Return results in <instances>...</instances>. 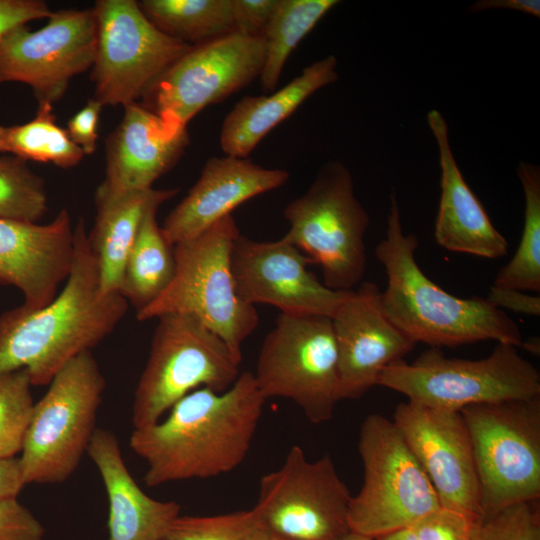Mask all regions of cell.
Segmentation results:
<instances>
[{"mask_svg": "<svg viewBox=\"0 0 540 540\" xmlns=\"http://www.w3.org/2000/svg\"><path fill=\"white\" fill-rule=\"evenodd\" d=\"M266 399L253 373H240L225 391L196 389L158 422L134 428L129 446L147 469L144 483L208 479L237 468L246 458Z\"/></svg>", "mask_w": 540, "mask_h": 540, "instance_id": "cell-1", "label": "cell"}, {"mask_svg": "<svg viewBox=\"0 0 540 540\" xmlns=\"http://www.w3.org/2000/svg\"><path fill=\"white\" fill-rule=\"evenodd\" d=\"M128 302L102 295L85 223L74 228V259L60 294L42 308L24 304L0 316V373L26 369L32 385H49L75 356L91 351L117 326Z\"/></svg>", "mask_w": 540, "mask_h": 540, "instance_id": "cell-2", "label": "cell"}, {"mask_svg": "<svg viewBox=\"0 0 540 540\" xmlns=\"http://www.w3.org/2000/svg\"><path fill=\"white\" fill-rule=\"evenodd\" d=\"M418 238L405 234L395 194L390 196L386 236L375 248L385 268L381 302L387 317L415 344L457 347L493 340L520 348L517 323L486 298H459L435 284L416 260Z\"/></svg>", "mask_w": 540, "mask_h": 540, "instance_id": "cell-3", "label": "cell"}, {"mask_svg": "<svg viewBox=\"0 0 540 540\" xmlns=\"http://www.w3.org/2000/svg\"><path fill=\"white\" fill-rule=\"evenodd\" d=\"M239 235L231 214L197 237L176 244V270L170 285L136 313L137 319L146 321L167 313L193 316L218 335L241 362L242 344L257 328L259 316L235 288L231 252Z\"/></svg>", "mask_w": 540, "mask_h": 540, "instance_id": "cell-4", "label": "cell"}, {"mask_svg": "<svg viewBox=\"0 0 540 540\" xmlns=\"http://www.w3.org/2000/svg\"><path fill=\"white\" fill-rule=\"evenodd\" d=\"M377 385L423 406L460 411L465 407L540 397V373L518 348L497 343L483 359L448 358L431 347L412 363L399 359L380 374Z\"/></svg>", "mask_w": 540, "mask_h": 540, "instance_id": "cell-5", "label": "cell"}, {"mask_svg": "<svg viewBox=\"0 0 540 540\" xmlns=\"http://www.w3.org/2000/svg\"><path fill=\"white\" fill-rule=\"evenodd\" d=\"M283 215L289 223L283 238L321 266L325 286L351 291L361 283L370 218L343 163L324 164L307 191L288 203Z\"/></svg>", "mask_w": 540, "mask_h": 540, "instance_id": "cell-6", "label": "cell"}, {"mask_svg": "<svg viewBox=\"0 0 540 540\" xmlns=\"http://www.w3.org/2000/svg\"><path fill=\"white\" fill-rule=\"evenodd\" d=\"M105 379L91 351L72 358L34 403L19 461L25 484L66 481L87 453Z\"/></svg>", "mask_w": 540, "mask_h": 540, "instance_id": "cell-7", "label": "cell"}, {"mask_svg": "<svg viewBox=\"0 0 540 540\" xmlns=\"http://www.w3.org/2000/svg\"><path fill=\"white\" fill-rule=\"evenodd\" d=\"M358 451L364 468L360 491L351 496V532L377 539L410 528L440 507L438 495L393 421L370 414L362 422Z\"/></svg>", "mask_w": 540, "mask_h": 540, "instance_id": "cell-8", "label": "cell"}, {"mask_svg": "<svg viewBox=\"0 0 540 540\" xmlns=\"http://www.w3.org/2000/svg\"><path fill=\"white\" fill-rule=\"evenodd\" d=\"M149 356L132 404L133 428L161 420L181 398L199 388L227 390L240 363L226 343L193 316H159Z\"/></svg>", "mask_w": 540, "mask_h": 540, "instance_id": "cell-9", "label": "cell"}, {"mask_svg": "<svg viewBox=\"0 0 540 540\" xmlns=\"http://www.w3.org/2000/svg\"><path fill=\"white\" fill-rule=\"evenodd\" d=\"M466 423L479 483L481 516L540 498V397L477 404Z\"/></svg>", "mask_w": 540, "mask_h": 540, "instance_id": "cell-10", "label": "cell"}, {"mask_svg": "<svg viewBox=\"0 0 540 540\" xmlns=\"http://www.w3.org/2000/svg\"><path fill=\"white\" fill-rule=\"evenodd\" d=\"M253 377L266 400L289 399L311 423L329 421L341 400L331 318L280 313L263 341Z\"/></svg>", "mask_w": 540, "mask_h": 540, "instance_id": "cell-11", "label": "cell"}, {"mask_svg": "<svg viewBox=\"0 0 540 540\" xmlns=\"http://www.w3.org/2000/svg\"><path fill=\"white\" fill-rule=\"evenodd\" d=\"M97 44L91 78L105 105L127 106L143 98L191 45L157 29L138 1L98 0L93 7Z\"/></svg>", "mask_w": 540, "mask_h": 540, "instance_id": "cell-12", "label": "cell"}, {"mask_svg": "<svg viewBox=\"0 0 540 540\" xmlns=\"http://www.w3.org/2000/svg\"><path fill=\"white\" fill-rule=\"evenodd\" d=\"M329 454L309 461L293 445L282 465L259 482L253 508L264 530L284 540H334L349 532L351 499Z\"/></svg>", "mask_w": 540, "mask_h": 540, "instance_id": "cell-13", "label": "cell"}, {"mask_svg": "<svg viewBox=\"0 0 540 540\" xmlns=\"http://www.w3.org/2000/svg\"><path fill=\"white\" fill-rule=\"evenodd\" d=\"M264 59L262 36L233 32L191 46L143 97V104L168 123L187 128L201 110L259 77Z\"/></svg>", "mask_w": 540, "mask_h": 540, "instance_id": "cell-14", "label": "cell"}, {"mask_svg": "<svg viewBox=\"0 0 540 540\" xmlns=\"http://www.w3.org/2000/svg\"><path fill=\"white\" fill-rule=\"evenodd\" d=\"M36 31L26 25L0 40V83L29 85L38 102L61 99L70 81L92 67L97 22L92 9L52 12Z\"/></svg>", "mask_w": 540, "mask_h": 540, "instance_id": "cell-15", "label": "cell"}, {"mask_svg": "<svg viewBox=\"0 0 540 540\" xmlns=\"http://www.w3.org/2000/svg\"><path fill=\"white\" fill-rule=\"evenodd\" d=\"M312 261L283 237L256 241L239 235L231 252V268L239 298L267 304L281 313L332 318L349 291H336L308 269Z\"/></svg>", "mask_w": 540, "mask_h": 540, "instance_id": "cell-16", "label": "cell"}, {"mask_svg": "<svg viewBox=\"0 0 540 540\" xmlns=\"http://www.w3.org/2000/svg\"><path fill=\"white\" fill-rule=\"evenodd\" d=\"M394 424L434 487L440 505L481 516L473 447L460 411L398 404Z\"/></svg>", "mask_w": 540, "mask_h": 540, "instance_id": "cell-17", "label": "cell"}, {"mask_svg": "<svg viewBox=\"0 0 540 540\" xmlns=\"http://www.w3.org/2000/svg\"><path fill=\"white\" fill-rule=\"evenodd\" d=\"M381 292L375 283L361 282L331 318L341 400L360 399L377 385L388 365L403 359L416 345L385 314Z\"/></svg>", "mask_w": 540, "mask_h": 540, "instance_id": "cell-18", "label": "cell"}, {"mask_svg": "<svg viewBox=\"0 0 540 540\" xmlns=\"http://www.w3.org/2000/svg\"><path fill=\"white\" fill-rule=\"evenodd\" d=\"M73 259L74 229L66 209L43 225L0 219V283L18 288L25 306L49 304Z\"/></svg>", "mask_w": 540, "mask_h": 540, "instance_id": "cell-19", "label": "cell"}, {"mask_svg": "<svg viewBox=\"0 0 540 540\" xmlns=\"http://www.w3.org/2000/svg\"><path fill=\"white\" fill-rule=\"evenodd\" d=\"M288 180V171L265 168L247 158L211 157L187 195L165 218L162 232L173 246L191 240L242 203Z\"/></svg>", "mask_w": 540, "mask_h": 540, "instance_id": "cell-20", "label": "cell"}, {"mask_svg": "<svg viewBox=\"0 0 540 540\" xmlns=\"http://www.w3.org/2000/svg\"><path fill=\"white\" fill-rule=\"evenodd\" d=\"M188 144L187 128L168 123L143 103H131L106 141V173L100 185L113 192L150 189Z\"/></svg>", "mask_w": 540, "mask_h": 540, "instance_id": "cell-21", "label": "cell"}, {"mask_svg": "<svg viewBox=\"0 0 540 540\" xmlns=\"http://www.w3.org/2000/svg\"><path fill=\"white\" fill-rule=\"evenodd\" d=\"M427 123L437 143L441 169V194L434 228L436 242L452 252L488 259L506 255V238L495 228L457 165L445 118L440 111L432 109L427 114Z\"/></svg>", "mask_w": 540, "mask_h": 540, "instance_id": "cell-22", "label": "cell"}, {"mask_svg": "<svg viewBox=\"0 0 540 540\" xmlns=\"http://www.w3.org/2000/svg\"><path fill=\"white\" fill-rule=\"evenodd\" d=\"M87 454L101 475L108 498L106 540H163L180 516V505L155 500L138 486L111 431L96 428Z\"/></svg>", "mask_w": 540, "mask_h": 540, "instance_id": "cell-23", "label": "cell"}, {"mask_svg": "<svg viewBox=\"0 0 540 540\" xmlns=\"http://www.w3.org/2000/svg\"><path fill=\"white\" fill-rule=\"evenodd\" d=\"M337 79V59L328 55L269 95L243 97L223 120L219 139L222 151L228 156L247 158L258 143L308 97Z\"/></svg>", "mask_w": 540, "mask_h": 540, "instance_id": "cell-24", "label": "cell"}, {"mask_svg": "<svg viewBox=\"0 0 540 540\" xmlns=\"http://www.w3.org/2000/svg\"><path fill=\"white\" fill-rule=\"evenodd\" d=\"M178 188L113 192L100 185L95 194L96 218L88 234L95 254L102 295L119 292L124 264L148 210L160 207Z\"/></svg>", "mask_w": 540, "mask_h": 540, "instance_id": "cell-25", "label": "cell"}, {"mask_svg": "<svg viewBox=\"0 0 540 540\" xmlns=\"http://www.w3.org/2000/svg\"><path fill=\"white\" fill-rule=\"evenodd\" d=\"M158 208H151L143 217L121 276L119 292L136 313L161 296L176 270L174 246L157 222Z\"/></svg>", "mask_w": 540, "mask_h": 540, "instance_id": "cell-26", "label": "cell"}, {"mask_svg": "<svg viewBox=\"0 0 540 540\" xmlns=\"http://www.w3.org/2000/svg\"><path fill=\"white\" fill-rule=\"evenodd\" d=\"M138 5L157 29L191 46L236 32L233 0H142Z\"/></svg>", "mask_w": 540, "mask_h": 540, "instance_id": "cell-27", "label": "cell"}, {"mask_svg": "<svg viewBox=\"0 0 540 540\" xmlns=\"http://www.w3.org/2000/svg\"><path fill=\"white\" fill-rule=\"evenodd\" d=\"M337 3V0H278L262 34L265 59L259 78L264 91L275 90L292 51Z\"/></svg>", "mask_w": 540, "mask_h": 540, "instance_id": "cell-28", "label": "cell"}, {"mask_svg": "<svg viewBox=\"0 0 540 540\" xmlns=\"http://www.w3.org/2000/svg\"><path fill=\"white\" fill-rule=\"evenodd\" d=\"M0 152L22 160L52 163L61 168L76 166L84 152L56 123L52 104L38 102L35 117L24 124L0 125Z\"/></svg>", "mask_w": 540, "mask_h": 540, "instance_id": "cell-29", "label": "cell"}, {"mask_svg": "<svg viewBox=\"0 0 540 540\" xmlns=\"http://www.w3.org/2000/svg\"><path fill=\"white\" fill-rule=\"evenodd\" d=\"M517 176L524 199V225L511 260L497 272L493 286L540 293V168L520 161Z\"/></svg>", "mask_w": 540, "mask_h": 540, "instance_id": "cell-30", "label": "cell"}, {"mask_svg": "<svg viewBox=\"0 0 540 540\" xmlns=\"http://www.w3.org/2000/svg\"><path fill=\"white\" fill-rule=\"evenodd\" d=\"M43 178L15 156L0 157V219L37 223L47 212Z\"/></svg>", "mask_w": 540, "mask_h": 540, "instance_id": "cell-31", "label": "cell"}, {"mask_svg": "<svg viewBox=\"0 0 540 540\" xmlns=\"http://www.w3.org/2000/svg\"><path fill=\"white\" fill-rule=\"evenodd\" d=\"M31 386L26 369L0 373V459L22 451L34 407Z\"/></svg>", "mask_w": 540, "mask_h": 540, "instance_id": "cell-32", "label": "cell"}, {"mask_svg": "<svg viewBox=\"0 0 540 540\" xmlns=\"http://www.w3.org/2000/svg\"><path fill=\"white\" fill-rule=\"evenodd\" d=\"M265 533L251 509L212 516L180 515L163 540H263Z\"/></svg>", "mask_w": 540, "mask_h": 540, "instance_id": "cell-33", "label": "cell"}, {"mask_svg": "<svg viewBox=\"0 0 540 540\" xmlns=\"http://www.w3.org/2000/svg\"><path fill=\"white\" fill-rule=\"evenodd\" d=\"M471 540H540L539 500L476 518Z\"/></svg>", "mask_w": 540, "mask_h": 540, "instance_id": "cell-34", "label": "cell"}, {"mask_svg": "<svg viewBox=\"0 0 540 540\" xmlns=\"http://www.w3.org/2000/svg\"><path fill=\"white\" fill-rule=\"evenodd\" d=\"M477 517L440 506L416 521L410 530L416 540H471Z\"/></svg>", "mask_w": 540, "mask_h": 540, "instance_id": "cell-35", "label": "cell"}, {"mask_svg": "<svg viewBox=\"0 0 540 540\" xmlns=\"http://www.w3.org/2000/svg\"><path fill=\"white\" fill-rule=\"evenodd\" d=\"M45 528L17 497L0 499V540H44Z\"/></svg>", "mask_w": 540, "mask_h": 540, "instance_id": "cell-36", "label": "cell"}, {"mask_svg": "<svg viewBox=\"0 0 540 540\" xmlns=\"http://www.w3.org/2000/svg\"><path fill=\"white\" fill-rule=\"evenodd\" d=\"M103 104L92 98L74 114L67 124V133L85 155L94 153L98 138L97 126Z\"/></svg>", "mask_w": 540, "mask_h": 540, "instance_id": "cell-37", "label": "cell"}, {"mask_svg": "<svg viewBox=\"0 0 540 540\" xmlns=\"http://www.w3.org/2000/svg\"><path fill=\"white\" fill-rule=\"evenodd\" d=\"M278 0H233L236 32L262 36Z\"/></svg>", "mask_w": 540, "mask_h": 540, "instance_id": "cell-38", "label": "cell"}, {"mask_svg": "<svg viewBox=\"0 0 540 540\" xmlns=\"http://www.w3.org/2000/svg\"><path fill=\"white\" fill-rule=\"evenodd\" d=\"M51 13L41 0H0V40L14 28L48 18Z\"/></svg>", "mask_w": 540, "mask_h": 540, "instance_id": "cell-39", "label": "cell"}, {"mask_svg": "<svg viewBox=\"0 0 540 540\" xmlns=\"http://www.w3.org/2000/svg\"><path fill=\"white\" fill-rule=\"evenodd\" d=\"M486 299L500 310L508 309L529 316L538 317L540 315L539 294L492 285Z\"/></svg>", "mask_w": 540, "mask_h": 540, "instance_id": "cell-40", "label": "cell"}, {"mask_svg": "<svg viewBox=\"0 0 540 540\" xmlns=\"http://www.w3.org/2000/svg\"><path fill=\"white\" fill-rule=\"evenodd\" d=\"M25 485L19 457L0 459V499L17 497Z\"/></svg>", "mask_w": 540, "mask_h": 540, "instance_id": "cell-41", "label": "cell"}, {"mask_svg": "<svg viewBox=\"0 0 540 540\" xmlns=\"http://www.w3.org/2000/svg\"><path fill=\"white\" fill-rule=\"evenodd\" d=\"M488 9H509L540 17L539 0H480L470 5L468 12L477 13Z\"/></svg>", "mask_w": 540, "mask_h": 540, "instance_id": "cell-42", "label": "cell"}, {"mask_svg": "<svg viewBox=\"0 0 540 540\" xmlns=\"http://www.w3.org/2000/svg\"><path fill=\"white\" fill-rule=\"evenodd\" d=\"M374 540H416L410 528L402 529Z\"/></svg>", "mask_w": 540, "mask_h": 540, "instance_id": "cell-43", "label": "cell"}, {"mask_svg": "<svg viewBox=\"0 0 540 540\" xmlns=\"http://www.w3.org/2000/svg\"><path fill=\"white\" fill-rule=\"evenodd\" d=\"M539 339L536 337L529 338L527 340H523L521 348H524L526 351L533 353V354H539Z\"/></svg>", "mask_w": 540, "mask_h": 540, "instance_id": "cell-44", "label": "cell"}, {"mask_svg": "<svg viewBox=\"0 0 540 540\" xmlns=\"http://www.w3.org/2000/svg\"><path fill=\"white\" fill-rule=\"evenodd\" d=\"M334 540H374V539L349 531L346 534Z\"/></svg>", "mask_w": 540, "mask_h": 540, "instance_id": "cell-45", "label": "cell"}, {"mask_svg": "<svg viewBox=\"0 0 540 540\" xmlns=\"http://www.w3.org/2000/svg\"><path fill=\"white\" fill-rule=\"evenodd\" d=\"M263 540H284V539H281L279 537H275V536H273V535L266 532L265 535H264Z\"/></svg>", "mask_w": 540, "mask_h": 540, "instance_id": "cell-46", "label": "cell"}]
</instances>
